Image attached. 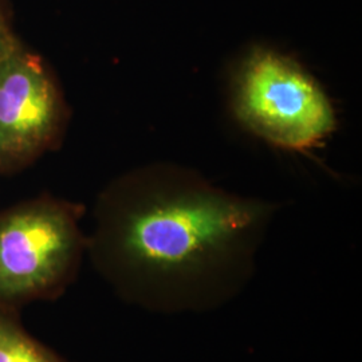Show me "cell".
Returning <instances> with one entry per match:
<instances>
[{"mask_svg":"<svg viewBox=\"0 0 362 362\" xmlns=\"http://www.w3.org/2000/svg\"><path fill=\"white\" fill-rule=\"evenodd\" d=\"M226 94L236 124L279 151L311 155L338 129L336 105L321 81L272 45L252 43L233 58Z\"/></svg>","mask_w":362,"mask_h":362,"instance_id":"cell-2","label":"cell"},{"mask_svg":"<svg viewBox=\"0 0 362 362\" xmlns=\"http://www.w3.org/2000/svg\"><path fill=\"white\" fill-rule=\"evenodd\" d=\"M85 207L42 194L0 211V308L55 300L77 281L88 250Z\"/></svg>","mask_w":362,"mask_h":362,"instance_id":"cell-3","label":"cell"},{"mask_svg":"<svg viewBox=\"0 0 362 362\" xmlns=\"http://www.w3.org/2000/svg\"><path fill=\"white\" fill-rule=\"evenodd\" d=\"M19 42L13 30L10 0H0V59L11 52Z\"/></svg>","mask_w":362,"mask_h":362,"instance_id":"cell-6","label":"cell"},{"mask_svg":"<svg viewBox=\"0 0 362 362\" xmlns=\"http://www.w3.org/2000/svg\"><path fill=\"white\" fill-rule=\"evenodd\" d=\"M281 208L182 164H144L100 191L86 257L129 306L158 315L208 314L250 287Z\"/></svg>","mask_w":362,"mask_h":362,"instance_id":"cell-1","label":"cell"},{"mask_svg":"<svg viewBox=\"0 0 362 362\" xmlns=\"http://www.w3.org/2000/svg\"><path fill=\"white\" fill-rule=\"evenodd\" d=\"M0 362H73L31 336L19 311L0 308Z\"/></svg>","mask_w":362,"mask_h":362,"instance_id":"cell-5","label":"cell"},{"mask_svg":"<svg viewBox=\"0 0 362 362\" xmlns=\"http://www.w3.org/2000/svg\"><path fill=\"white\" fill-rule=\"evenodd\" d=\"M69 118L52 69L19 42L0 59V176L61 145Z\"/></svg>","mask_w":362,"mask_h":362,"instance_id":"cell-4","label":"cell"}]
</instances>
